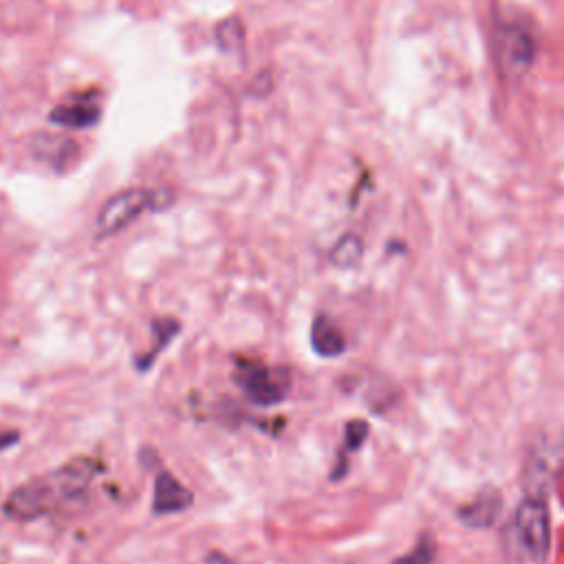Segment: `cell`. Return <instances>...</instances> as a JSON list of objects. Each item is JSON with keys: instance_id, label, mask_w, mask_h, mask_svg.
<instances>
[{"instance_id": "14", "label": "cell", "mask_w": 564, "mask_h": 564, "mask_svg": "<svg viewBox=\"0 0 564 564\" xmlns=\"http://www.w3.org/2000/svg\"><path fill=\"white\" fill-rule=\"evenodd\" d=\"M33 2L35 0H0V26H13V22H24Z\"/></svg>"}, {"instance_id": "1", "label": "cell", "mask_w": 564, "mask_h": 564, "mask_svg": "<svg viewBox=\"0 0 564 564\" xmlns=\"http://www.w3.org/2000/svg\"><path fill=\"white\" fill-rule=\"evenodd\" d=\"M97 469V460L77 456L57 469L15 487L7 496L2 511L15 522H31L42 516H51L62 507L84 498Z\"/></svg>"}, {"instance_id": "11", "label": "cell", "mask_w": 564, "mask_h": 564, "mask_svg": "<svg viewBox=\"0 0 564 564\" xmlns=\"http://www.w3.org/2000/svg\"><path fill=\"white\" fill-rule=\"evenodd\" d=\"M214 40H216V46L223 53H229V55L242 53L245 51V24H242V20L238 15H229L223 22H218L216 29H214Z\"/></svg>"}, {"instance_id": "4", "label": "cell", "mask_w": 564, "mask_h": 564, "mask_svg": "<svg viewBox=\"0 0 564 564\" xmlns=\"http://www.w3.org/2000/svg\"><path fill=\"white\" fill-rule=\"evenodd\" d=\"M511 533L520 551L535 564H542L551 546L549 505L540 491H531L513 511Z\"/></svg>"}, {"instance_id": "5", "label": "cell", "mask_w": 564, "mask_h": 564, "mask_svg": "<svg viewBox=\"0 0 564 564\" xmlns=\"http://www.w3.org/2000/svg\"><path fill=\"white\" fill-rule=\"evenodd\" d=\"M498 51L509 73H524L535 57V37L522 22H505L498 31Z\"/></svg>"}, {"instance_id": "10", "label": "cell", "mask_w": 564, "mask_h": 564, "mask_svg": "<svg viewBox=\"0 0 564 564\" xmlns=\"http://www.w3.org/2000/svg\"><path fill=\"white\" fill-rule=\"evenodd\" d=\"M31 150L37 159L53 163L55 167H62L66 159H73L75 154V143L66 137H57V134H48V132H40L31 139Z\"/></svg>"}, {"instance_id": "16", "label": "cell", "mask_w": 564, "mask_h": 564, "mask_svg": "<svg viewBox=\"0 0 564 564\" xmlns=\"http://www.w3.org/2000/svg\"><path fill=\"white\" fill-rule=\"evenodd\" d=\"M13 443H18V432L11 430V432H0V452L2 449H9Z\"/></svg>"}, {"instance_id": "6", "label": "cell", "mask_w": 564, "mask_h": 564, "mask_svg": "<svg viewBox=\"0 0 564 564\" xmlns=\"http://www.w3.org/2000/svg\"><path fill=\"white\" fill-rule=\"evenodd\" d=\"M101 117V106L95 99V93H82V95H73L68 101L57 104L48 119L62 128H73V130H84V128H93L97 126Z\"/></svg>"}, {"instance_id": "12", "label": "cell", "mask_w": 564, "mask_h": 564, "mask_svg": "<svg viewBox=\"0 0 564 564\" xmlns=\"http://www.w3.org/2000/svg\"><path fill=\"white\" fill-rule=\"evenodd\" d=\"M361 256H364L361 240L352 234H346L335 242V247L328 253V260L337 269H355L361 262Z\"/></svg>"}, {"instance_id": "15", "label": "cell", "mask_w": 564, "mask_h": 564, "mask_svg": "<svg viewBox=\"0 0 564 564\" xmlns=\"http://www.w3.org/2000/svg\"><path fill=\"white\" fill-rule=\"evenodd\" d=\"M368 436V425L364 421H350L346 425V441H344V452H355L361 447V443Z\"/></svg>"}, {"instance_id": "8", "label": "cell", "mask_w": 564, "mask_h": 564, "mask_svg": "<svg viewBox=\"0 0 564 564\" xmlns=\"http://www.w3.org/2000/svg\"><path fill=\"white\" fill-rule=\"evenodd\" d=\"M502 511V496L496 489H482L469 505L458 509L463 524L471 529H489Z\"/></svg>"}, {"instance_id": "9", "label": "cell", "mask_w": 564, "mask_h": 564, "mask_svg": "<svg viewBox=\"0 0 564 564\" xmlns=\"http://www.w3.org/2000/svg\"><path fill=\"white\" fill-rule=\"evenodd\" d=\"M311 348L324 359H335L344 355L346 339L337 324L328 315H317L311 324Z\"/></svg>"}, {"instance_id": "13", "label": "cell", "mask_w": 564, "mask_h": 564, "mask_svg": "<svg viewBox=\"0 0 564 564\" xmlns=\"http://www.w3.org/2000/svg\"><path fill=\"white\" fill-rule=\"evenodd\" d=\"M434 560H436V544L432 535H421L416 546L403 553L401 557L392 560V564H434Z\"/></svg>"}, {"instance_id": "7", "label": "cell", "mask_w": 564, "mask_h": 564, "mask_svg": "<svg viewBox=\"0 0 564 564\" xmlns=\"http://www.w3.org/2000/svg\"><path fill=\"white\" fill-rule=\"evenodd\" d=\"M194 502L192 491L174 478L170 471H159L154 478V491H152V511L156 516H172L189 509Z\"/></svg>"}, {"instance_id": "2", "label": "cell", "mask_w": 564, "mask_h": 564, "mask_svg": "<svg viewBox=\"0 0 564 564\" xmlns=\"http://www.w3.org/2000/svg\"><path fill=\"white\" fill-rule=\"evenodd\" d=\"M172 192L167 189H148V187H128L112 194L97 212L95 229L99 238L115 236L132 225L141 214L165 209L172 205Z\"/></svg>"}, {"instance_id": "3", "label": "cell", "mask_w": 564, "mask_h": 564, "mask_svg": "<svg viewBox=\"0 0 564 564\" xmlns=\"http://www.w3.org/2000/svg\"><path fill=\"white\" fill-rule=\"evenodd\" d=\"M234 381L242 397L258 408H273L286 401L293 379L286 366L264 361H238Z\"/></svg>"}]
</instances>
